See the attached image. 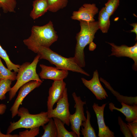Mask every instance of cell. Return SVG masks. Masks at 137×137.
I'll list each match as a JSON object with an SVG mask.
<instances>
[{
  "mask_svg": "<svg viewBox=\"0 0 137 137\" xmlns=\"http://www.w3.org/2000/svg\"><path fill=\"white\" fill-rule=\"evenodd\" d=\"M80 22V30L76 34V43L73 57L77 64L81 68L85 66L84 49L95 38V35L99 29L97 21Z\"/></svg>",
  "mask_w": 137,
  "mask_h": 137,
  "instance_id": "1",
  "label": "cell"
},
{
  "mask_svg": "<svg viewBox=\"0 0 137 137\" xmlns=\"http://www.w3.org/2000/svg\"><path fill=\"white\" fill-rule=\"evenodd\" d=\"M31 50L39 55V59L47 60L59 69L71 71L90 76L89 73L77 64L73 57H65L54 52L49 47L41 46L35 47Z\"/></svg>",
  "mask_w": 137,
  "mask_h": 137,
  "instance_id": "2",
  "label": "cell"
},
{
  "mask_svg": "<svg viewBox=\"0 0 137 137\" xmlns=\"http://www.w3.org/2000/svg\"><path fill=\"white\" fill-rule=\"evenodd\" d=\"M53 25V22L50 21L42 26H33L30 36L23 40L24 44L30 50L39 46L49 47L58 38Z\"/></svg>",
  "mask_w": 137,
  "mask_h": 137,
  "instance_id": "3",
  "label": "cell"
},
{
  "mask_svg": "<svg viewBox=\"0 0 137 137\" xmlns=\"http://www.w3.org/2000/svg\"><path fill=\"white\" fill-rule=\"evenodd\" d=\"M17 115L20 119L16 122H11L6 134H10L14 130L20 128L30 129L42 126L48 123L50 119L48 117L47 112H42L36 114H30L26 108H19Z\"/></svg>",
  "mask_w": 137,
  "mask_h": 137,
  "instance_id": "4",
  "label": "cell"
},
{
  "mask_svg": "<svg viewBox=\"0 0 137 137\" xmlns=\"http://www.w3.org/2000/svg\"><path fill=\"white\" fill-rule=\"evenodd\" d=\"M39 58V55H37L31 63L26 62L20 65L16 75V82L9 92V101H11L14 97L20 88L26 83L32 80L43 82L37 74L36 70Z\"/></svg>",
  "mask_w": 137,
  "mask_h": 137,
  "instance_id": "5",
  "label": "cell"
},
{
  "mask_svg": "<svg viewBox=\"0 0 137 137\" xmlns=\"http://www.w3.org/2000/svg\"><path fill=\"white\" fill-rule=\"evenodd\" d=\"M72 96L75 103L74 107L75 108V111L74 114H70V122L72 131L76 133L78 137H80V127L82 122L86 119L83 107L86 103L85 101H82L80 97L77 96L75 92L72 93Z\"/></svg>",
  "mask_w": 137,
  "mask_h": 137,
  "instance_id": "6",
  "label": "cell"
},
{
  "mask_svg": "<svg viewBox=\"0 0 137 137\" xmlns=\"http://www.w3.org/2000/svg\"><path fill=\"white\" fill-rule=\"evenodd\" d=\"M56 107L47 111L48 117L49 118H57L61 120L67 126L70 125L69 117L70 114L69 104L68 101L67 89H65L63 96L57 102Z\"/></svg>",
  "mask_w": 137,
  "mask_h": 137,
  "instance_id": "7",
  "label": "cell"
},
{
  "mask_svg": "<svg viewBox=\"0 0 137 137\" xmlns=\"http://www.w3.org/2000/svg\"><path fill=\"white\" fill-rule=\"evenodd\" d=\"M111 46V53L109 56H115L117 57H127L132 59L134 61L132 68L137 70V42L133 46H128L125 45L117 46L114 43L107 42Z\"/></svg>",
  "mask_w": 137,
  "mask_h": 137,
  "instance_id": "8",
  "label": "cell"
},
{
  "mask_svg": "<svg viewBox=\"0 0 137 137\" xmlns=\"http://www.w3.org/2000/svg\"><path fill=\"white\" fill-rule=\"evenodd\" d=\"M42 83L37 80H31L25 83L20 88L18 95L10 109L12 118L17 115L19 106L21 105L25 98L35 89L39 87Z\"/></svg>",
  "mask_w": 137,
  "mask_h": 137,
  "instance_id": "9",
  "label": "cell"
},
{
  "mask_svg": "<svg viewBox=\"0 0 137 137\" xmlns=\"http://www.w3.org/2000/svg\"><path fill=\"white\" fill-rule=\"evenodd\" d=\"M98 9L94 3L84 4L78 10L74 11L71 17L72 20L87 22L95 21V15L98 13Z\"/></svg>",
  "mask_w": 137,
  "mask_h": 137,
  "instance_id": "10",
  "label": "cell"
},
{
  "mask_svg": "<svg viewBox=\"0 0 137 137\" xmlns=\"http://www.w3.org/2000/svg\"><path fill=\"white\" fill-rule=\"evenodd\" d=\"M81 79L84 85L92 92L97 99L102 100L108 97L107 92L100 82L97 70L94 72L91 80H87L83 78Z\"/></svg>",
  "mask_w": 137,
  "mask_h": 137,
  "instance_id": "11",
  "label": "cell"
},
{
  "mask_svg": "<svg viewBox=\"0 0 137 137\" xmlns=\"http://www.w3.org/2000/svg\"><path fill=\"white\" fill-rule=\"evenodd\" d=\"M66 85L63 80L54 81L49 90L47 111L53 109L54 105L62 97Z\"/></svg>",
  "mask_w": 137,
  "mask_h": 137,
  "instance_id": "12",
  "label": "cell"
},
{
  "mask_svg": "<svg viewBox=\"0 0 137 137\" xmlns=\"http://www.w3.org/2000/svg\"><path fill=\"white\" fill-rule=\"evenodd\" d=\"M107 103L99 106L94 103L93 108L96 114L98 127V136L99 137H114V132L111 130L106 125L104 119V111Z\"/></svg>",
  "mask_w": 137,
  "mask_h": 137,
  "instance_id": "13",
  "label": "cell"
},
{
  "mask_svg": "<svg viewBox=\"0 0 137 137\" xmlns=\"http://www.w3.org/2000/svg\"><path fill=\"white\" fill-rule=\"evenodd\" d=\"M41 71L39 76L42 79H49L54 81L63 80L67 76L68 71L60 70L56 67L48 66L43 64L39 65Z\"/></svg>",
  "mask_w": 137,
  "mask_h": 137,
  "instance_id": "14",
  "label": "cell"
},
{
  "mask_svg": "<svg viewBox=\"0 0 137 137\" xmlns=\"http://www.w3.org/2000/svg\"><path fill=\"white\" fill-rule=\"evenodd\" d=\"M121 108L116 107L112 102L109 104V108L112 111L113 110L119 111L125 116V121L128 123L137 120V105H130L122 102Z\"/></svg>",
  "mask_w": 137,
  "mask_h": 137,
  "instance_id": "15",
  "label": "cell"
},
{
  "mask_svg": "<svg viewBox=\"0 0 137 137\" xmlns=\"http://www.w3.org/2000/svg\"><path fill=\"white\" fill-rule=\"evenodd\" d=\"M32 6L33 9L30 16L34 20L42 16L48 10L46 0H35L33 1Z\"/></svg>",
  "mask_w": 137,
  "mask_h": 137,
  "instance_id": "16",
  "label": "cell"
},
{
  "mask_svg": "<svg viewBox=\"0 0 137 137\" xmlns=\"http://www.w3.org/2000/svg\"><path fill=\"white\" fill-rule=\"evenodd\" d=\"M100 81L103 83L106 87L110 90L115 96L117 100L121 103L123 102L129 105H137V96L128 97L121 95L118 92L114 90L111 86L109 82L102 78L100 77Z\"/></svg>",
  "mask_w": 137,
  "mask_h": 137,
  "instance_id": "17",
  "label": "cell"
},
{
  "mask_svg": "<svg viewBox=\"0 0 137 137\" xmlns=\"http://www.w3.org/2000/svg\"><path fill=\"white\" fill-rule=\"evenodd\" d=\"M110 16L104 7L100 10L97 21L98 27L103 33L108 32L110 26Z\"/></svg>",
  "mask_w": 137,
  "mask_h": 137,
  "instance_id": "18",
  "label": "cell"
},
{
  "mask_svg": "<svg viewBox=\"0 0 137 137\" xmlns=\"http://www.w3.org/2000/svg\"><path fill=\"white\" fill-rule=\"evenodd\" d=\"M86 113V119L82 122L81 125L82 129L80 130L81 134L84 137H96L95 130L90 123L91 115L90 112L87 110Z\"/></svg>",
  "mask_w": 137,
  "mask_h": 137,
  "instance_id": "19",
  "label": "cell"
},
{
  "mask_svg": "<svg viewBox=\"0 0 137 137\" xmlns=\"http://www.w3.org/2000/svg\"><path fill=\"white\" fill-rule=\"evenodd\" d=\"M58 133L57 137H78L74 132L69 131L65 128L64 123L57 118H53Z\"/></svg>",
  "mask_w": 137,
  "mask_h": 137,
  "instance_id": "20",
  "label": "cell"
},
{
  "mask_svg": "<svg viewBox=\"0 0 137 137\" xmlns=\"http://www.w3.org/2000/svg\"><path fill=\"white\" fill-rule=\"evenodd\" d=\"M44 130L43 134L41 137H57L58 133L56 127L53 119L50 118L46 125L42 126Z\"/></svg>",
  "mask_w": 137,
  "mask_h": 137,
  "instance_id": "21",
  "label": "cell"
},
{
  "mask_svg": "<svg viewBox=\"0 0 137 137\" xmlns=\"http://www.w3.org/2000/svg\"><path fill=\"white\" fill-rule=\"evenodd\" d=\"M48 6V10L55 12L67 6L68 0H46Z\"/></svg>",
  "mask_w": 137,
  "mask_h": 137,
  "instance_id": "22",
  "label": "cell"
},
{
  "mask_svg": "<svg viewBox=\"0 0 137 137\" xmlns=\"http://www.w3.org/2000/svg\"><path fill=\"white\" fill-rule=\"evenodd\" d=\"M16 72H12L6 68L3 64L0 57V79L10 80L12 81L16 80Z\"/></svg>",
  "mask_w": 137,
  "mask_h": 137,
  "instance_id": "23",
  "label": "cell"
},
{
  "mask_svg": "<svg viewBox=\"0 0 137 137\" xmlns=\"http://www.w3.org/2000/svg\"><path fill=\"white\" fill-rule=\"evenodd\" d=\"M0 57L5 62L7 68L10 70H13L14 72H18L20 65L13 63L10 60L6 51L0 45Z\"/></svg>",
  "mask_w": 137,
  "mask_h": 137,
  "instance_id": "24",
  "label": "cell"
},
{
  "mask_svg": "<svg viewBox=\"0 0 137 137\" xmlns=\"http://www.w3.org/2000/svg\"><path fill=\"white\" fill-rule=\"evenodd\" d=\"M16 4L15 0H0V8L5 13L15 12Z\"/></svg>",
  "mask_w": 137,
  "mask_h": 137,
  "instance_id": "25",
  "label": "cell"
},
{
  "mask_svg": "<svg viewBox=\"0 0 137 137\" xmlns=\"http://www.w3.org/2000/svg\"><path fill=\"white\" fill-rule=\"evenodd\" d=\"M12 81L8 79H0V100L5 99V94L9 92L11 87Z\"/></svg>",
  "mask_w": 137,
  "mask_h": 137,
  "instance_id": "26",
  "label": "cell"
},
{
  "mask_svg": "<svg viewBox=\"0 0 137 137\" xmlns=\"http://www.w3.org/2000/svg\"><path fill=\"white\" fill-rule=\"evenodd\" d=\"M120 0H108L104 7L110 16L113 15L119 5Z\"/></svg>",
  "mask_w": 137,
  "mask_h": 137,
  "instance_id": "27",
  "label": "cell"
},
{
  "mask_svg": "<svg viewBox=\"0 0 137 137\" xmlns=\"http://www.w3.org/2000/svg\"><path fill=\"white\" fill-rule=\"evenodd\" d=\"M27 129L23 131L20 132L18 134L19 137H35L39 133V127H36Z\"/></svg>",
  "mask_w": 137,
  "mask_h": 137,
  "instance_id": "28",
  "label": "cell"
},
{
  "mask_svg": "<svg viewBox=\"0 0 137 137\" xmlns=\"http://www.w3.org/2000/svg\"><path fill=\"white\" fill-rule=\"evenodd\" d=\"M118 125L120 127V130L125 137H133V136L130 132L127 124L119 116L118 118Z\"/></svg>",
  "mask_w": 137,
  "mask_h": 137,
  "instance_id": "29",
  "label": "cell"
},
{
  "mask_svg": "<svg viewBox=\"0 0 137 137\" xmlns=\"http://www.w3.org/2000/svg\"><path fill=\"white\" fill-rule=\"evenodd\" d=\"M130 132L133 137L137 136V120L127 124Z\"/></svg>",
  "mask_w": 137,
  "mask_h": 137,
  "instance_id": "30",
  "label": "cell"
},
{
  "mask_svg": "<svg viewBox=\"0 0 137 137\" xmlns=\"http://www.w3.org/2000/svg\"><path fill=\"white\" fill-rule=\"evenodd\" d=\"M130 25L132 26L133 28L132 30L130 31L131 32H134L136 35V37L135 39V41L137 40V23H133L130 24Z\"/></svg>",
  "mask_w": 137,
  "mask_h": 137,
  "instance_id": "31",
  "label": "cell"
},
{
  "mask_svg": "<svg viewBox=\"0 0 137 137\" xmlns=\"http://www.w3.org/2000/svg\"><path fill=\"white\" fill-rule=\"evenodd\" d=\"M7 108V106L5 104H0V115H3L5 113Z\"/></svg>",
  "mask_w": 137,
  "mask_h": 137,
  "instance_id": "32",
  "label": "cell"
},
{
  "mask_svg": "<svg viewBox=\"0 0 137 137\" xmlns=\"http://www.w3.org/2000/svg\"><path fill=\"white\" fill-rule=\"evenodd\" d=\"M0 137H19L18 134H5L3 133L1 131L0 128Z\"/></svg>",
  "mask_w": 137,
  "mask_h": 137,
  "instance_id": "33",
  "label": "cell"
}]
</instances>
